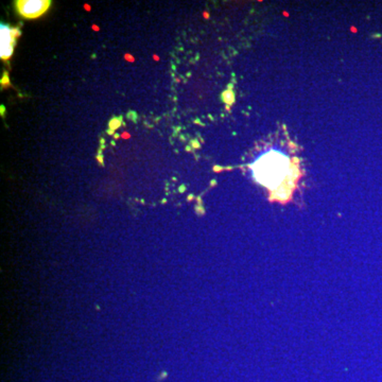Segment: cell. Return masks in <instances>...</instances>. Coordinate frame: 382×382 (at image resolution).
<instances>
[{"instance_id": "cell-1", "label": "cell", "mask_w": 382, "mask_h": 382, "mask_svg": "<svg viewBox=\"0 0 382 382\" xmlns=\"http://www.w3.org/2000/svg\"><path fill=\"white\" fill-rule=\"evenodd\" d=\"M254 176L261 185L276 193L290 174V161L285 154L270 151L252 165Z\"/></svg>"}, {"instance_id": "cell-2", "label": "cell", "mask_w": 382, "mask_h": 382, "mask_svg": "<svg viewBox=\"0 0 382 382\" xmlns=\"http://www.w3.org/2000/svg\"><path fill=\"white\" fill-rule=\"evenodd\" d=\"M49 0H19L15 2L16 10L24 18H37L48 10Z\"/></svg>"}, {"instance_id": "cell-3", "label": "cell", "mask_w": 382, "mask_h": 382, "mask_svg": "<svg viewBox=\"0 0 382 382\" xmlns=\"http://www.w3.org/2000/svg\"><path fill=\"white\" fill-rule=\"evenodd\" d=\"M20 35V31L16 28H10L7 24H1L0 26V56L2 59H10L13 54L14 45L16 38Z\"/></svg>"}, {"instance_id": "cell-4", "label": "cell", "mask_w": 382, "mask_h": 382, "mask_svg": "<svg viewBox=\"0 0 382 382\" xmlns=\"http://www.w3.org/2000/svg\"><path fill=\"white\" fill-rule=\"evenodd\" d=\"M120 123H121L120 119H119V118H115V119H113L111 122H109V126H111V129L116 130L117 128H119V126H120Z\"/></svg>"}]
</instances>
